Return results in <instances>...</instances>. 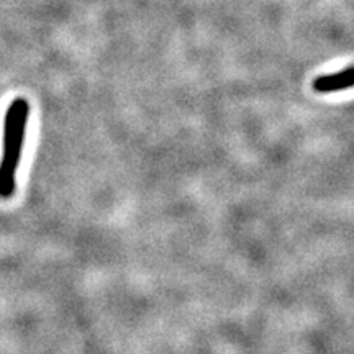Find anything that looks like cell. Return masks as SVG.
I'll return each instance as SVG.
<instances>
[{
  "label": "cell",
  "mask_w": 354,
  "mask_h": 354,
  "mask_svg": "<svg viewBox=\"0 0 354 354\" xmlns=\"http://www.w3.org/2000/svg\"><path fill=\"white\" fill-rule=\"evenodd\" d=\"M354 87V66L339 71L335 74H326V76H318L313 81V88L320 94H328V92L343 91V88Z\"/></svg>",
  "instance_id": "2"
},
{
  "label": "cell",
  "mask_w": 354,
  "mask_h": 354,
  "mask_svg": "<svg viewBox=\"0 0 354 354\" xmlns=\"http://www.w3.org/2000/svg\"><path fill=\"white\" fill-rule=\"evenodd\" d=\"M30 104L26 99H15L8 105L3 123V149L0 158V197L8 198L15 194L17 172L21 161Z\"/></svg>",
  "instance_id": "1"
}]
</instances>
